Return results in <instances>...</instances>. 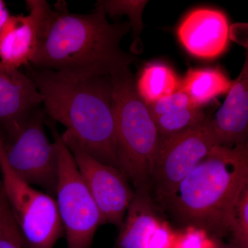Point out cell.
<instances>
[{"label": "cell", "instance_id": "obj_1", "mask_svg": "<svg viewBox=\"0 0 248 248\" xmlns=\"http://www.w3.org/2000/svg\"><path fill=\"white\" fill-rule=\"evenodd\" d=\"M130 22L111 24L98 2L91 14H73L58 1L46 16L37 53L29 64L70 78L112 77L136 60L121 48Z\"/></svg>", "mask_w": 248, "mask_h": 248}, {"label": "cell", "instance_id": "obj_2", "mask_svg": "<svg viewBox=\"0 0 248 248\" xmlns=\"http://www.w3.org/2000/svg\"><path fill=\"white\" fill-rule=\"evenodd\" d=\"M24 67L40 93L46 117L66 127L62 136L74 140L97 161L120 170L112 77L74 78L29 63Z\"/></svg>", "mask_w": 248, "mask_h": 248}, {"label": "cell", "instance_id": "obj_3", "mask_svg": "<svg viewBox=\"0 0 248 248\" xmlns=\"http://www.w3.org/2000/svg\"><path fill=\"white\" fill-rule=\"evenodd\" d=\"M248 186V143L216 146L181 182L166 208L184 226L221 239L230 234L235 206Z\"/></svg>", "mask_w": 248, "mask_h": 248}, {"label": "cell", "instance_id": "obj_4", "mask_svg": "<svg viewBox=\"0 0 248 248\" xmlns=\"http://www.w3.org/2000/svg\"><path fill=\"white\" fill-rule=\"evenodd\" d=\"M117 159L135 192L149 193L160 135L148 106L137 91L130 67L112 76Z\"/></svg>", "mask_w": 248, "mask_h": 248}, {"label": "cell", "instance_id": "obj_5", "mask_svg": "<svg viewBox=\"0 0 248 248\" xmlns=\"http://www.w3.org/2000/svg\"><path fill=\"white\" fill-rule=\"evenodd\" d=\"M59 148L57 205L67 248H91L96 231L104 218L78 169L71 151L62 141L56 123L46 118Z\"/></svg>", "mask_w": 248, "mask_h": 248}, {"label": "cell", "instance_id": "obj_6", "mask_svg": "<svg viewBox=\"0 0 248 248\" xmlns=\"http://www.w3.org/2000/svg\"><path fill=\"white\" fill-rule=\"evenodd\" d=\"M43 107L26 117L14 131L1 138L9 166L19 177L39 186L55 199L58 182V143L50 141L45 130Z\"/></svg>", "mask_w": 248, "mask_h": 248}, {"label": "cell", "instance_id": "obj_7", "mask_svg": "<svg viewBox=\"0 0 248 248\" xmlns=\"http://www.w3.org/2000/svg\"><path fill=\"white\" fill-rule=\"evenodd\" d=\"M212 119L182 133L160 137L153 165L149 194L167 206L178 186L215 147L220 146Z\"/></svg>", "mask_w": 248, "mask_h": 248}, {"label": "cell", "instance_id": "obj_8", "mask_svg": "<svg viewBox=\"0 0 248 248\" xmlns=\"http://www.w3.org/2000/svg\"><path fill=\"white\" fill-rule=\"evenodd\" d=\"M0 171L15 220L32 248H54L64 236L56 201L19 177L9 166L0 138Z\"/></svg>", "mask_w": 248, "mask_h": 248}, {"label": "cell", "instance_id": "obj_9", "mask_svg": "<svg viewBox=\"0 0 248 248\" xmlns=\"http://www.w3.org/2000/svg\"><path fill=\"white\" fill-rule=\"evenodd\" d=\"M105 223L121 226L135 192L122 170L90 156L71 139L62 136Z\"/></svg>", "mask_w": 248, "mask_h": 248}, {"label": "cell", "instance_id": "obj_10", "mask_svg": "<svg viewBox=\"0 0 248 248\" xmlns=\"http://www.w3.org/2000/svg\"><path fill=\"white\" fill-rule=\"evenodd\" d=\"M29 14L10 16L0 32V63L19 69L31 63L40 45L46 16L45 0L26 1Z\"/></svg>", "mask_w": 248, "mask_h": 248}, {"label": "cell", "instance_id": "obj_11", "mask_svg": "<svg viewBox=\"0 0 248 248\" xmlns=\"http://www.w3.org/2000/svg\"><path fill=\"white\" fill-rule=\"evenodd\" d=\"M116 241V248H174L177 232L161 219L148 192H135Z\"/></svg>", "mask_w": 248, "mask_h": 248}, {"label": "cell", "instance_id": "obj_12", "mask_svg": "<svg viewBox=\"0 0 248 248\" xmlns=\"http://www.w3.org/2000/svg\"><path fill=\"white\" fill-rule=\"evenodd\" d=\"M179 42L192 56L213 60L222 55L230 42V26L224 13L210 8L193 10L177 29Z\"/></svg>", "mask_w": 248, "mask_h": 248}, {"label": "cell", "instance_id": "obj_13", "mask_svg": "<svg viewBox=\"0 0 248 248\" xmlns=\"http://www.w3.org/2000/svg\"><path fill=\"white\" fill-rule=\"evenodd\" d=\"M42 107V97L32 79L19 69L0 63V138Z\"/></svg>", "mask_w": 248, "mask_h": 248}, {"label": "cell", "instance_id": "obj_14", "mask_svg": "<svg viewBox=\"0 0 248 248\" xmlns=\"http://www.w3.org/2000/svg\"><path fill=\"white\" fill-rule=\"evenodd\" d=\"M218 109L212 125L220 146L234 147L248 143V56L242 71Z\"/></svg>", "mask_w": 248, "mask_h": 248}, {"label": "cell", "instance_id": "obj_15", "mask_svg": "<svg viewBox=\"0 0 248 248\" xmlns=\"http://www.w3.org/2000/svg\"><path fill=\"white\" fill-rule=\"evenodd\" d=\"M232 84L218 68H189L182 80L180 90L196 107L202 108L229 92Z\"/></svg>", "mask_w": 248, "mask_h": 248}, {"label": "cell", "instance_id": "obj_16", "mask_svg": "<svg viewBox=\"0 0 248 248\" xmlns=\"http://www.w3.org/2000/svg\"><path fill=\"white\" fill-rule=\"evenodd\" d=\"M181 85L182 80L174 70L161 63L147 65L136 81L139 95L147 105L177 92Z\"/></svg>", "mask_w": 248, "mask_h": 248}, {"label": "cell", "instance_id": "obj_17", "mask_svg": "<svg viewBox=\"0 0 248 248\" xmlns=\"http://www.w3.org/2000/svg\"><path fill=\"white\" fill-rule=\"evenodd\" d=\"M208 117L202 108L187 103L173 107L153 120L160 137H168L197 126Z\"/></svg>", "mask_w": 248, "mask_h": 248}, {"label": "cell", "instance_id": "obj_18", "mask_svg": "<svg viewBox=\"0 0 248 248\" xmlns=\"http://www.w3.org/2000/svg\"><path fill=\"white\" fill-rule=\"evenodd\" d=\"M0 248H32L18 227L0 180Z\"/></svg>", "mask_w": 248, "mask_h": 248}, {"label": "cell", "instance_id": "obj_19", "mask_svg": "<svg viewBox=\"0 0 248 248\" xmlns=\"http://www.w3.org/2000/svg\"><path fill=\"white\" fill-rule=\"evenodd\" d=\"M230 234L232 244L238 248H248V186L244 189L233 212Z\"/></svg>", "mask_w": 248, "mask_h": 248}, {"label": "cell", "instance_id": "obj_20", "mask_svg": "<svg viewBox=\"0 0 248 248\" xmlns=\"http://www.w3.org/2000/svg\"><path fill=\"white\" fill-rule=\"evenodd\" d=\"M218 239L205 230L192 226L177 232L174 248H217Z\"/></svg>", "mask_w": 248, "mask_h": 248}, {"label": "cell", "instance_id": "obj_21", "mask_svg": "<svg viewBox=\"0 0 248 248\" xmlns=\"http://www.w3.org/2000/svg\"><path fill=\"white\" fill-rule=\"evenodd\" d=\"M11 16L4 1L0 0V32Z\"/></svg>", "mask_w": 248, "mask_h": 248}, {"label": "cell", "instance_id": "obj_22", "mask_svg": "<svg viewBox=\"0 0 248 248\" xmlns=\"http://www.w3.org/2000/svg\"><path fill=\"white\" fill-rule=\"evenodd\" d=\"M217 248H238L235 246L234 244H227L223 243L221 239H218V243H217Z\"/></svg>", "mask_w": 248, "mask_h": 248}]
</instances>
